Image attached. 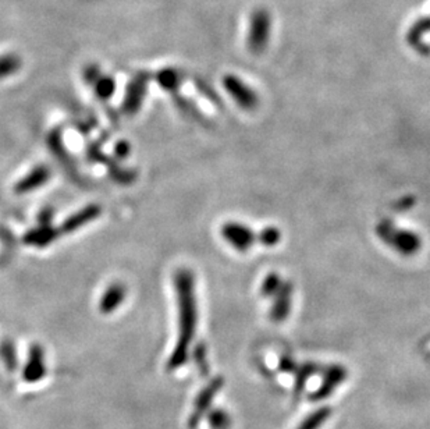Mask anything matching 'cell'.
<instances>
[{
    "label": "cell",
    "instance_id": "obj_1",
    "mask_svg": "<svg viewBox=\"0 0 430 429\" xmlns=\"http://www.w3.org/2000/svg\"><path fill=\"white\" fill-rule=\"evenodd\" d=\"M174 286L178 301L180 339L171 357V366L178 367L185 361L188 346L192 340L197 325V303L194 293V276L188 269H180L174 276Z\"/></svg>",
    "mask_w": 430,
    "mask_h": 429
},
{
    "label": "cell",
    "instance_id": "obj_2",
    "mask_svg": "<svg viewBox=\"0 0 430 429\" xmlns=\"http://www.w3.org/2000/svg\"><path fill=\"white\" fill-rule=\"evenodd\" d=\"M272 33V15L266 8H255L249 17L247 45L251 53L261 54L269 45Z\"/></svg>",
    "mask_w": 430,
    "mask_h": 429
},
{
    "label": "cell",
    "instance_id": "obj_3",
    "mask_svg": "<svg viewBox=\"0 0 430 429\" xmlns=\"http://www.w3.org/2000/svg\"><path fill=\"white\" fill-rule=\"evenodd\" d=\"M149 81H151V74L146 71L138 73L132 77V80H130L127 89H125L124 100H123L124 113H127L128 116H132L134 113L139 110L145 99Z\"/></svg>",
    "mask_w": 430,
    "mask_h": 429
},
{
    "label": "cell",
    "instance_id": "obj_4",
    "mask_svg": "<svg viewBox=\"0 0 430 429\" xmlns=\"http://www.w3.org/2000/svg\"><path fill=\"white\" fill-rule=\"evenodd\" d=\"M223 85L226 91L234 98V100L241 106L243 109H254L258 106L259 98L254 89H251L244 81H241L238 77L229 74L223 78Z\"/></svg>",
    "mask_w": 430,
    "mask_h": 429
},
{
    "label": "cell",
    "instance_id": "obj_5",
    "mask_svg": "<svg viewBox=\"0 0 430 429\" xmlns=\"http://www.w3.org/2000/svg\"><path fill=\"white\" fill-rule=\"evenodd\" d=\"M50 176V169L45 165H39L33 167L29 173H26L20 181H17V184L14 186V193L18 195H24L39 187H43L49 181Z\"/></svg>",
    "mask_w": 430,
    "mask_h": 429
},
{
    "label": "cell",
    "instance_id": "obj_6",
    "mask_svg": "<svg viewBox=\"0 0 430 429\" xmlns=\"http://www.w3.org/2000/svg\"><path fill=\"white\" fill-rule=\"evenodd\" d=\"M222 233L223 237L229 241V244H231L238 251L248 250L254 241L252 232L248 227L237 223H227L223 227Z\"/></svg>",
    "mask_w": 430,
    "mask_h": 429
},
{
    "label": "cell",
    "instance_id": "obj_7",
    "mask_svg": "<svg viewBox=\"0 0 430 429\" xmlns=\"http://www.w3.org/2000/svg\"><path fill=\"white\" fill-rule=\"evenodd\" d=\"M100 212H102L100 206L93 205V204L88 205V206L82 208L81 211H78L77 213H74L70 218H67L63 222V225L60 227V232L64 233V234H70L72 232H77L78 229H81L86 223L95 220L100 215Z\"/></svg>",
    "mask_w": 430,
    "mask_h": 429
},
{
    "label": "cell",
    "instance_id": "obj_8",
    "mask_svg": "<svg viewBox=\"0 0 430 429\" xmlns=\"http://www.w3.org/2000/svg\"><path fill=\"white\" fill-rule=\"evenodd\" d=\"M428 33H430V15L417 20L411 25V28L407 31L406 40H407V43L413 49H415L417 52L425 54V53H429L430 52V47H428L427 43H424V38Z\"/></svg>",
    "mask_w": 430,
    "mask_h": 429
},
{
    "label": "cell",
    "instance_id": "obj_9",
    "mask_svg": "<svg viewBox=\"0 0 430 429\" xmlns=\"http://www.w3.org/2000/svg\"><path fill=\"white\" fill-rule=\"evenodd\" d=\"M127 296V290L125 286L121 283H113L112 286H109L103 296L100 297L99 301V310L102 314H110L113 311H116L123 301L125 300Z\"/></svg>",
    "mask_w": 430,
    "mask_h": 429
},
{
    "label": "cell",
    "instance_id": "obj_10",
    "mask_svg": "<svg viewBox=\"0 0 430 429\" xmlns=\"http://www.w3.org/2000/svg\"><path fill=\"white\" fill-rule=\"evenodd\" d=\"M59 236V232L53 229L50 225L47 226H39L38 229L29 230L24 236V243L28 246H35V247H46L50 243H53Z\"/></svg>",
    "mask_w": 430,
    "mask_h": 429
},
{
    "label": "cell",
    "instance_id": "obj_11",
    "mask_svg": "<svg viewBox=\"0 0 430 429\" xmlns=\"http://www.w3.org/2000/svg\"><path fill=\"white\" fill-rule=\"evenodd\" d=\"M344 378H346V370L344 368H340V367L332 368L328 372L323 385L312 396V400H321V399L328 398L341 384V381H344Z\"/></svg>",
    "mask_w": 430,
    "mask_h": 429
},
{
    "label": "cell",
    "instance_id": "obj_12",
    "mask_svg": "<svg viewBox=\"0 0 430 429\" xmlns=\"http://www.w3.org/2000/svg\"><path fill=\"white\" fill-rule=\"evenodd\" d=\"M421 244H422L421 239L417 234L411 233V232L394 233L393 246L396 247V250H399L400 253H403L406 255L415 254L420 250Z\"/></svg>",
    "mask_w": 430,
    "mask_h": 429
},
{
    "label": "cell",
    "instance_id": "obj_13",
    "mask_svg": "<svg viewBox=\"0 0 430 429\" xmlns=\"http://www.w3.org/2000/svg\"><path fill=\"white\" fill-rule=\"evenodd\" d=\"M155 77H156V82L163 89L170 91V92L177 91V88L180 86V84L183 81L181 71H178L176 68H163Z\"/></svg>",
    "mask_w": 430,
    "mask_h": 429
},
{
    "label": "cell",
    "instance_id": "obj_14",
    "mask_svg": "<svg viewBox=\"0 0 430 429\" xmlns=\"http://www.w3.org/2000/svg\"><path fill=\"white\" fill-rule=\"evenodd\" d=\"M22 66V60L15 53H4L0 54V80L14 75L20 71Z\"/></svg>",
    "mask_w": 430,
    "mask_h": 429
},
{
    "label": "cell",
    "instance_id": "obj_15",
    "mask_svg": "<svg viewBox=\"0 0 430 429\" xmlns=\"http://www.w3.org/2000/svg\"><path fill=\"white\" fill-rule=\"evenodd\" d=\"M93 89L95 93L99 99L107 100L113 96L116 91V81L112 75H100L95 82H93Z\"/></svg>",
    "mask_w": 430,
    "mask_h": 429
},
{
    "label": "cell",
    "instance_id": "obj_16",
    "mask_svg": "<svg viewBox=\"0 0 430 429\" xmlns=\"http://www.w3.org/2000/svg\"><path fill=\"white\" fill-rule=\"evenodd\" d=\"M330 417V409L325 407L315 412L311 417H308L297 429H319L321 426Z\"/></svg>",
    "mask_w": 430,
    "mask_h": 429
},
{
    "label": "cell",
    "instance_id": "obj_17",
    "mask_svg": "<svg viewBox=\"0 0 430 429\" xmlns=\"http://www.w3.org/2000/svg\"><path fill=\"white\" fill-rule=\"evenodd\" d=\"M210 424L215 429H227L230 427V417L223 412H215L210 416Z\"/></svg>",
    "mask_w": 430,
    "mask_h": 429
},
{
    "label": "cell",
    "instance_id": "obj_18",
    "mask_svg": "<svg viewBox=\"0 0 430 429\" xmlns=\"http://www.w3.org/2000/svg\"><path fill=\"white\" fill-rule=\"evenodd\" d=\"M100 75H102L100 68H99L98 66H95V64L88 66V67L84 70V80H85V82L91 84V85H93V82H95Z\"/></svg>",
    "mask_w": 430,
    "mask_h": 429
},
{
    "label": "cell",
    "instance_id": "obj_19",
    "mask_svg": "<svg viewBox=\"0 0 430 429\" xmlns=\"http://www.w3.org/2000/svg\"><path fill=\"white\" fill-rule=\"evenodd\" d=\"M262 243L268 244V246H273L276 243H279L280 240V233L279 230L276 229H266L263 233H262Z\"/></svg>",
    "mask_w": 430,
    "mask_h": 429
},
{
    "label": "cell",
    "instance_id": "obj_20",
    "mask_svg": "<svg viewBox=\"0 0 430 429\" xmlns=\"http://www.w3.org/2000/svg\"><path fill=\"white\" fill-rule=\"evenodd\" d=\"M116 153H117V156H120V158H124L125 155H128L130 153V146H128V144L127 142H120V144H117L116 145Z\"/></svg>",
    "mask_w": 430,
    "mask_h": 429
}]
</instances>
